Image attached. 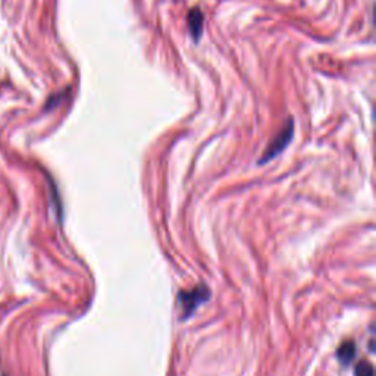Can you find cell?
<instances>
[{
	"label": "cell",
	"instance_id": "6da1fadb",
	"mask_svg": "<svg viewBox=\"0 0 376 376\" xmlns=\"http://www.w3.org/2000/svg\"><path fill=\"white\" fill-rule=\"evenodd\" d=\"M293 136H294V121L289 119V121H286L285 127L269 143V146L267 147V150H264L263 156L259 160V163L263 165V163H267V162H269V160H272V159H275L276 156H278V154L282 153V150L290 145L291 140H293Z\"/></svg>",
	"mask_w": 376,
	"mask_h": 376
},
{
	"label": "cell",
	"instance_id": "7a4b0ae2",
	"mask_svg": "<svg viewBox=\"0 0 376 376\" xmlns=\"http://www.w3.org/2000/svg\"><path fill=\"white\" fill-rule=\"evenodd\" d=\"M209 297L210 291L205 284L194 286L190 291H181L178 294V302L182 309V319L190 317L198 306L209 300Z\"/></svg>",
	"mask_w": 376,
	"mask_h": 376
},
{
	"label": "cell",
	"instance_id": "3957f363",
	"mask_svg": "<svg viewBox=\"0 0 376 376\" xmlns=\"http://www.w3.org/2000/svg\"><path fill=\"white\" fill-rule=\"evenodd\" d=\"M187 21H188V28H190V32H191V37L194 39V41H198L203 34V22H205L203 12L198 8H193L190 12H188Z\"/></svg>",
	"mask_w": 376,
	"mask_h": 376
},
{
	"label": "cell",
	"instance_id": "277c9868",
	"mask_svg": "<svg viewBox=\"0 0 376 376\" xmlns=\"http://www.w3.org/2000/svg\"><path fill=\"white\" fill-rule=\"evenodd\" d=\"M337 357L342 364H350L353 359L356 357V342L353 340H347L337 350Z\"/></svg>",
	"mask_w": 376,
	"mask_h": 376
},
{
	"label": "cell",
	"instance_id": "5b68a950",
	"mask_svg": "<svg viewBox=\"0 0 376 376\" xmlns=\"http://www.w3.org/2000/svg\"><path fill=\"white\" fill-rule=\"evenodd\" d=\"M356 376H375L373 366L369 362H360L356 366Z\"/></svg>",
	"mask_w": 376,
	"mask_h": 376
}]
</instances>
